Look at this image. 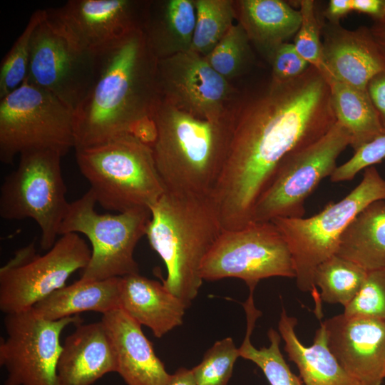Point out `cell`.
<instances>
[{"label": "cell", "instance_id": "6da1fadb", "mask_svg": "<svg viewBox=\"0 0 385 385\" xmlns=\"http://www.w3.org/2000/svg\"><path fill=\"white\" fill-rule=\"evenodd\" d=\"M336 122L329 84L312 66L292 81L270 78L237 104L228 154L210 195L222 230L250 223L256 202L281 163Z\"/></svg>", "mask_w": 385, "mask_h": 385}, {"label": "cell", "instance_id": "7a4b0ae2", "mask_svg": "<svg viewBox=\"0 0 385 385\" xmlns=\"http://www.w3.org/2000/svg\"><path fill=\"white\" fill-rule=\"evenodd\" d=\"M158 61L143 30L99 53L94 82L74 111L75 149L133 134L154 119L161 101Z\"/></svg>", "mask_w": 385, "mask_h": 385}, {"label": "cell", "instance_id": "3957f363", "mask_svg": "<svg viewBox=\"0 0 385 385\" xmlns=\"http://www.w3.org/2000/svg\"><path fill=\"white\" fill-rule=\"evenodd\" d=\"M235 113L211 121L161 99L154 116L156 138L151 148L165 191L210 196L228 154Z\"/></svg>", "mask_w": 385, "mask_h": 385}, {"label": "cell", "instance_id": "277c9868", "mask_svg": "<svg viewBox=\"0 0 385 385\" xmlns=\"http://www.w3.org/2000/svg\"><path fill=\"white\" fill-rule=\"evenodd\" d=\"M145 235L167 269L165 287L188 307L202 282L201 267L222 231L210 196L165 191L150 207Z\"/></svg>", "mask_w": 385, "mask_h": 385}, {"label": "cell", "instance_id": "5b68a950", "mask_svg": "<svg viewBox=\"0 0 385 385\" xmlns=\"http://www.w3.org/2000/svg\"><path fill=\"white\" fill-rule=\"evenodd\" d=\"M75 150L79 170L106 210L150 209L165 191L151 146L133 134Z\"/></svg>", "mask_w": 385, "mask_h": 385}, {"label": "cell", "instance_id": "8992f818", "mask_svg": "<svg viewBox=\"0 0 385 385\" xmlns=\"http://www.w3.org/2000/svg\"><path fill=\"white\" fill-rule=\"evenodd\" d=\"M385 200V179L374 166L364 170L359 184L342 200L329 203L309 217H278L272 222L289 248L298 288L309 292L315 312L321 317L319 292L314 283L317 266L335 255L341 236L352 220L367 205Z\"/></svg>", "mask_w": 385, "mask_h": 385}, {"label": "cell", "instance_id": "52a82bcc", "mask_svg": "<svg viewBox=\"0 0 385 385\" xmlns=\"http://www.w3.org/2000/svg\"><path fill=\"white\" fill-rule=\"evenodd\" d=\"M63 156L52 148L23 151L17 168L4 178L0 189L1 217L34 220L41 230V248L46 251L56 242L70 203L61 169Z\"/></svg>", "mask_w": 385, "mask_h": 385}, {"label": "cell", "instance_id": "ba28073f", "mask_svg": "<svg viewBox=\"0 0 385 385\" xmlns=\"http://www.w3.org/2000/svg\"><path fill=\"white\" fill-rule=\"evenodd\" d=\"M96 203L89 189L69 203L59 228V235L82 233L91 242V256L80 279L102 280L139 273L133 254L138 241L146 234L150 209L100 214L95 210Z\"/></svg>", "mask_w": 385, "mask_h": 385}, {"label": "cell", "instance_id": "9c48e42d", "mask_svg": "<svg viewBox=\"0 0 385 385\" xmlns=\"http://www.w3.org/2000/svg\"><path fill=\"white\" fill-rule=\"evenodd\" d=\"M74 111L26 79L0 98V160L13 163L23 151L52 148L64 155L75 148Z\"/></svg>", "mask_w": 385, "mask_h": 385}, {"label": "cell", "instance_id": "30bf717a", "mask_svg": "<svg viewBox=\"0 0 385 385\" xmlns=\"http://www.w3.org/2000/svg\"><path fill=\"white\" fill-rule=\"evenodd\" d=\"M91 256L86 241L73 232L61 235L42 255L34 242L19 249L0 269L1 311L9 314L32 308L83 270Z\"/></svg>", "mask_w": 385, "mask_h": 385}, {"label": "cell", "instance_id": "8fae6325", "mask_svg": "<svg viewBox=\"0 0 385 385\" xmlns=\"http://www.w3.org/2000/svg\"><path fill=\"white\" fill-rule=\"evenodd\" d=\"M203 280L235 277L255 289L260 280L295 277L287 242L272 222H251L235 230H222L201 267Z\"/></svg>", "mask_w": 385, "mask_h": 385}, {"label": "cell", "instance_id": "7c38bea8", "mask_svg": "<svg viewBox=\"0 0 385 385\" xmlns=\"http://www.w3.org/2000/svg\"><path fill=\"white\" fill-rule=\"evenodd\" d=\"M350 145V134L337 121L319 140L289 156L256 202L251 222L303 217L306 199L331 176L338 157Z\"/></svg>", "mask_w": 385, "mask_h": 385}, {"label": "cell", "instance_id": "4fadbf2b", "mask_svg": "<svg viewBox=\"0 0 385 385\" xmlns=\"http://www.w3.org/2000/svg\"><path fill=\"white\" fill-rule=\"evenodd\" d=\"M98 64L99 54L82 48L44 9L33 34L25 79L74 111L91 88Z\"/></svg>", "mask_w": 385, "mask_h": 385}, {"label": "cell", "instance_id": "5bb4252c", "mask_svg": "<svg viewBox=\"0 0 385 385\" xmlns=\"http://www.w3.org/2000/svg\"><path fill=\"white\" fill-rule=\"evenodd\" d=\"M6 337L0 340V365L6 371L3 385H60L57 365L61 352V332L81 319L75 315L46 319L33 307L6 314Z\"/></svg>", "mask_w": 385, "mask_h": 385}, {"label": "cell", "instance_id": "9a60e30c", "mask_svg": "<svg viewBox=\"0 0 385 385\" xmlns=\"http://www.w3.org/2000/svg\"><path fill=\"white\" fill-rule=\"evenodd\" d=\"M161 99L194 117L220 121L234 113L236 89L192 51L158 59Z\"/></svg>", "mask_w": 385, "mask_h": 385}, {"label": "cell", "instance_id": "2e32d148", "mask_svg": "<svg viewBox=\"0 0 385 385\" xmlns=\"http://www.w3.org/2000/svg\"><path fill=\"white\" fill-rule=\"evenodd\" d=\"M148 1L70 0L47 9L84 50L99 54L143 30Z\"/></svg>", "mask_w": 385, "mask_h": 385}, {"label": "cell", "instance_id": "e0dca14e", "mask_svg": "<svg viewBox=\"0 0 385 385\" xmlns=\"http://www.w3.org/2000/svg\"><path fill=\"white\" fill-rule=\"evenodd\" d=\"M329 349L361 385H381L385 379V321L347 316L326 319Z\"/></svg>", "mask_w": 385, "mask_h": 385}, {"label": "cell", "instance_id": "ac0fdd59", "mask_svg": "<svg viewBox=\"0 0 385 385\" xmlns=\"http://www.w3.org/2000/svg\"><path fill=\"white\" fill-rule=\"evenodd\" d=\"M323 31L324 61L332 81L366 90L370 79L385 70V53L370 28L350 30L329 23Z\"/></svg>", "mask_w": 385, "mask_h": 385}, {"label": "cell", "instance_id": "d6986e66", "mask_svg": "<svg viewBox=\"0 0 385 385\" xmlns=\"http://www.w3.org/2000/svg\"><path fill=\"white\" fill-rule=\"evenodd\" d=\"M111 337L102 321L77 325L62 345L57 365L60 385H91L117 372Z\"/></svg>", "mask_w": 385, "mask_h": 385}, {"label": "cell", "instance_id": "ffe728a7", "mask_svg": "<svg viewBox=\"0 0 385 385\" xmlns=\"http://www.w3.org/2000/svg\"><path fill=\"white\" fill-rule=\"evenodd\" d=\"M113 344L117 373L127 385H165L170 375L156 356L141 325L118 308L103 314Z\"/></svg>", "mask_w": 385, "mask_h": 385}, {"label": "cell", "instance_id": "44dd1931", "mask_svg": "<svg viewBox=\"0 0 385 385\" xmlns=\"http://www.w3.org/2000/svg\"><path fill=\"white\" fill-rule=\"evenodd\" d=\"M188 306L163 283L139 273L121 277L120 309L160 338L182 324Z\"/></svg>", "mask_w": 385, "mask_h": 385}, {"label": "cell", "instance_id": "7402d4cb", "mask_svg": "<svg viewBox=\"0 0 385 385\" xmlns=\"http://www.w3.org/2000/svg\"><path fill=\"white\" fill-rule=\"evenodd\" d=\"M297 319L289 316L283 308L278 330L284 342V350L299 372L304 385H361L340 365L329 349L322 323L317 329L313 344L304 345L295 328Z\"/></svg>", "mask_w": 385, "mask_h": 385}, {"label": "cell", "instance_id": "603a6c76", "mask_svg": "<svg viewBox=\"0 0 385 385\" xmlns=\"http://www.w3.org/2000/svg\"><path fill=\"white\" fill-rule=\"evenodd\" d=\"M195 0L150 1L143 31L158 59L191 51Z\"/></svg>", "mask_w": 385, "mask_h": 385}, {"label": "cell", "instance_id": "cb8c5ba5", "mask_svg": "<svg viewBox=\"0 0 385 385\" xmlns=\"http://www.w3.org/2000/svg\"><path fill=\"white\" fill-rule=\"evenodd\" d=\"M238 23L249 40L268 58L279 45L295 36L301 14L281 0H240L235 1Z\"/></svg>", "mask_w": 385, "mask_h": 385}, {"label": "cell", "instance_id": "d4e9b609", "mask_svg": "<svg viewBox=\"0 0 385 385\" xmlns=\"http://www.w3.org/2000/svg\"><path fill=\"white\" fill-rule=\"evenodd\" d=\"M121 277L102 280L80 279L37 302L33 309L48 320H58L93 311L103 314L120 308Z\"/></svg>", "mask_w": 385, "mask_h": 385}, {"label": "cell", "instance_id": "484cf974", "mask_svg": "<svg viewBox=\"0 0 385 385\" xmlns=\"http://www.w3.org/2000/svg\"><path fill=\"white\" fill-rule=\"evenodd\" d=\"M336 254L366 271L385 268V200L371 202L352 220Z\"/></svg>", "mask_w": 385, "mask_h": 385}, {"label": "cell", "instance_id": "4316f807", "mask_svg": "<svg viewBox=\"0 0 385 385\" xmlns=\"http://www.w3.org/2000/svg\"><path fill=\"white\" fill-rule=\"evenodd\" d=\"M329 84L337 121L350 134V146L354 151L384 134L366 89H358L337 81Z\"/></svg>", "mask_w": 385, "mask_h": 385}, {"label": "cell", "instance_id": "83f0119b", "mask_svg": "<svg viewBox=\"0 0 385 385\" xmlns=\"http://www.w3.org/2000/svg\"><path fill=\"white\" fill-rule=\"evenodd\" d=\"M254 291L243 304L247 317V329L242 344L239 347L240 356L259 366L270 385H304L300 377L297 376L286 363L279 349L281 335L274 329L267 332L270 340L268 347L257 349L250 340L255 323L262 314L254 303Z\"/></svg>", "mask_w": 385, "mask_h": 385}, {"label": "cell", "instance_id": "f1b7e54d", "mask_svg": "<svg viewBox=\"0 0 385 385\" xmlns=\"http://www.w3.org/2000/svg\"><path fill=\"white\" fill-rule=\"evenodd\" d=\"M367 272L358 264L335 254L317 266L314 283L320 290L322 301L345 307L358 294Z\"/></svg>", "mask_w": 385, "mask_h": 385}, {"label": "cell", "instance_id": "f546056e", "mask_svg": "<svg viewBox=\"0 0 385 385\" xmlns=\"http://www.w3.org/2000/svg\"><path fill=\"white\" fill-rule=\"evenodd\" d=\"M235 1L195 0L196 21L191 51L205 56L232 26L237 18Z\"/></svg>", "mask_w": 385, "mask_h": 385}, {"label": "cell", "instance_id": "4dcf8cb0", "mask_svg": "<svg viewBox=\"0 0 385 385\" xmlns=\"http://www.w3.org/2000/svg\"><path fill=\"white\" fill-rule=\"evenodd\" d=\"M250 42L242 26L233 24L205 58L215 71L230 81L242 74L250 63Z\"/></svg>", "mask_w": 385, "mask_h": 385}, {"label": "cell", "instance_id": "1f68e13d", "mask_svg": "<svg viewBox=\"0 0 385 385\" xmlns=\"http://www.w3.org/2000/svg\"><path fill=\"white\" fill-rule=\"evenodd\" d=\"M43 14L44 9H38L31 14L25 29L3 58L0 65V98L15 90L26 78L33 34Z\"/></svg>", "mask_w": 385, "mask_h": 385}, {"label": "cell", "instance_id": "d6a6232c", "mask_svg": "<svg viewBox=\"0 0 385 385\" xmlns=\"http://www.w3.org/2000/svg\"><path fill=\"white\" fill-rule=\"evenodd\" d=\"M301 14L299 28L294 36L293 44L299 54L317 69L329 83L332 81L323 57L321 41V26L317 17L315 3L312 0H302L299 3Z\"/></svg>", "mask_w": 385, "mask_h": 385}, {"label": "cell", "instance_id": "836d02e7", "mask_svg": "<svg viewBox=\"0 0 385 385\" xmlns=\"http://www.w3.org/2000/svg\"><path fill=\"white\" fill-rule=\"evenodd\" d=\"M238 357L239 348L231 337L217 341L191 369L197 385H227Z\"/></svg>", "mask_w": 385, "mask_h": 385}, {"label": "cell", "instance_id": "e575fe53", "mask_svg": "<svg viewBox=\"0 0 385 385\" xmlns=\"http://www.w3.org/2000/svg\"><path fill=\"white\" fill-rule=\"evenodd\" d=\"M343 313L385 321V268L367 272L360 290Z\"/></svg>", "mask_w": 385, "mask_h": 385}, {"label": "cell", "instance_id": "d590c367", "mask_svg": "<svg viewBox=\"0 0 385 385\" xmlns=\"http://www.w3.org/2000/svg\"><path fill=\"white\" fill-rule=\"evenodd\" d=\"M385 158V133L364 144L354 151L353 156L337 166L330 176L332 182L349 181L361 170L374 166Z\"/></svg>", "mask_w": 385, "mask_h": 385}, {"label": "cell", "instance_id": "8d00e7d4", "mask_svg": "<svg viewBox=\"0 0 385 385\" xmlns=\"http://www.w3.org/2000/svg\"><path fill=\"white\" fill-rule=\"evenodd\" d=\"M267 58L272 67L271 78L279 82L298 78L310 66L297 51L293 43H282Z\"/></svg>", "mask_w": 385, "mask_h": 385}, {"label": "cell", "instance_id": "74e56055", "mask_svg": "<svg viewBox=\"0 0 385 385\" xmlns=\"http://www.w3.org/2000/svg\"><path fill=\"white\" fill-rule=\"evenodd\" d=\"M366 89L385 133V70L373 76Z\"/></svg>", "mask_w": 385, "mask_h": 385}, {"label": "cell", "instance_id": "f35d334b", "mask_svg": "<svg viewBox=\"0 0 385 385\" xmlns=\"http://www.w3.org/2000/svg\"><path fill=\"white\" fill-rule=\"evenodd\" d=\"M352 10L371 16L374 22L385 19V0H351Z\"/></svg>", "mask_w": 385, "mask_h": 385}, {"label": "cell", "instance_id": "ab89813d", "mask_svg": "<svg viewBox=\"0 0 385 385\" xmlns=\"http://www.w3.org/2000/svg\"><path fill=\"white\" fill-rule=\"evenodd\" d=\"M352 10L351 0H331L324 13L331 24H339V20Z\"/></svg>", "mask_w": 385, "mask_h": 385}, {"label": "cell", "instance_id": "60d3db41", "mask_svg": "<svg viewBox=\"0 0 385 385\" xmlns=\"http://www.w3.org/2000/svg\"><path fill=\"white\" fill-rule=\"evenodd\" d=\"M165 385H197L191 369L181 367L171 374Z\"/></svg>", "mask_w": 385, "mask_h": 385}, {"label": "cell", "instance_id": "b9f144b4", "mask_svg": "<svg viewBox=\"0 0 385 385\" xmlns=\"http://www.w3.org/2000/svg\"><path fill=\"white\" fill-rule=\"evenodd\" d=\"M370 30L376 41L385 53V19L374 22Z\"/></svg>", "mask_w": 385, "mask_h": 385}]
</instances>
